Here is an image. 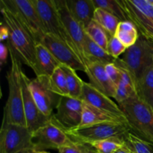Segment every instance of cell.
Here are the masks:
<instances>
[{
	"label": "cell",
	"instance_id": "8d00e7d4",
	"mask_svg": "<svg viewBox=\"0 0 153 153\" xmlns=\"http://www.w3.org/2000/svg\"><path fill=\"white\" fill-rule=\"evenodd\" d=\"M37 152V150H35L34 149H25V150L22 151V152L19 153H36Z\"/></svg>",
	"mask_w": 153,
	"mask_h": 153
},
{
	"label": "cell",
	"instance_id": "4dcf8cb0",
	"mask_svg": "<svg viewBox=\"0 0 153 153\" xmlns=\"http://www.w3.org/2000/svg\"><path fill=\"white\" fill-rule=\"evenodd\" d=\"M59 153H97L91 144L74 141L70 146H63L58 149Z\"/></svg>",
	"mask_w": 153,
	"mask_h": 153
},
{
	"label": "cell",
	"instance_id": "f35d334b",
	"mask_svg": "<svg viewBox=\"0 0 153 153\" xmlns=\"http://www.w3.org/2000/svg\"><path fill=\"white\" fill-rule=\"evenodd\" d=\"M152 58H153V57H152Z\"/></svg>",
	"mask_w": 153,
	"mask_h": 153
},
{
	"label": "cell",
	"instance_id": "6da1fadb",
	"mask_svg": "<svg viewBox=\"0 0 153 153\" xmlns=\"http://www.w3.org/2000/svg\"><path fill=\"white\" fill-rule=\"evenodd\" d=\"M0 5L2 22L9 30L7 46L13 51L21 63L29 67L34 71L37 43L13 12L1 1H0Z\"/></svg>",
	"mask_w": 153,
	"mask_h": 153
},
{
	"label": "cell",
	"instance_id": "7c38bea8",
	"mask_svg": "<svg viewBox=\"0 0 153 153\" xmlns=\"http://www.w3.org/2000/svg\"><path fill=\"white\" fill-rule=\"evenodd\" d=\"M46 34L61 39L68 45L67 34L55 0H32Z\"/></svg>",
	"mask_w": 153,
	"mask_h": 153
},
{
	"label": "cell",
	"instance_id": "5b68a950",
	"mask_svg": "<svg viewBox=\"0 0 153 153\" xmlns=\"http://www.w3.org/2000/svg\"><path fill=\"white\" fill-rule=\"evenodd\" d=\"M131 129L127 123H105L76 127L66 132L73 141L92 144L115 136L123 137Z\"/></svg>",
	"mask_w": 153,
	"mask_h": 153
},
{
	"label": "cell",
	"instance_id": "e0dca14e",
	"mask_svg": "<svg viewBox=\"0 0 153 153\" xmlns=\"http://www.w3.org/2000/svg\"><path fill=\"white\" fill-rule=\"evenodd\" d=\"M85 73L89 79V83L108 97H114L116 85L109 79L105 70V64L93 62L88 64Z\"/></svg>",
	"mask_w": 153,
	"mask_h": 153
},
{
	"label": "cell",
	"instance_id": "d6986e66",
	"mask_svg": "<svg viewBox=\"0 0 153 153\" xmlns=\"http://www.w3.org/2000/svg\"><path fill=\"white\" fill-rule=\"evenodd\" d=\"M61 63L55 58L50 51L42 43H37L35 54L36 76H51L53 72L61 66Z\"/></svg>",
	"mask_w": 153,
	"mask_h": 153
},
{
	"label": "cell",
	"instance_id": "ac0fdd59",
	"mask_svg": "<svg viewBox=\"0 0 153 153\" xmlns=\"http://www.w3.org/2000/svg\"><path fill=\"white\" fill-rule=\"evenodd\" d=\"M105 123H127V120L125 116H119L110 112L102 111L83 102L82 122L78 127Z\"/></svg>",
	"mask_w": 153,
	"mask_h": 153
},
{
	"label": "cell",
	"instance_id": "cb8c5ba5",
	"mask_svg": "<svg viewBox=\"0 0 153 153\" xmlns=\"http://www.w3.org/2000/svg\"><path fill=\"white\" fill-rule=\"evenodd\" d=\"M94 19L105 30L110 37L115 35L118 24L120 22L116 16L102 8H96Z\"/></svg>",
	"mask_w": 153,
	"mask_h": 153
},
{
	"label": "cell",
	"instance_id": "f1b7e54d",
	"mask_svg": "<svg viewBox=\"0 0 153 153\" xmlns=\"http://www.w3.org/2000/svg\"><path fill=\"white\" fill-rule=\"evenodd\" d=\"M50 84L52 91L61 97L70 96L65 73L61 66L51 75Z\"/></svg>",
	"mask_w": 153,
	"mask_h": 153
},
{
	"label": "cell",
	"instance_id": "7402d4cb",
	"mask_svg": "<svg viewBox=\"0 0 153 153\" xmlns=\"http://www.w3.org/2000/svg\"><path fill=\"white\" fill-rule=\"evenodd\" d=\"M136 91L137 97L153 108V64L143 73L137 83Z\"/></svg>",
	"mask_w": 153,
	"mask_h": 153
},
{
	"label": "cell",
	"instance_id": "8992f818",
	"mask_svg": "<svg viewBox=\"0 0 153 153\" xmlns=\"http://www.w3.org/2000/svg\"><path fill=\"white\" fill-rule=\"evenodd\" d=\"M55 3L65 29L68 40V46L76 53L87 70L88 61L85 56L84 49L86 35L85 28L71 14L67 6L66 0H55Z\"/></svg>",
	"mask_w": 153,
	"mask_h": 153
},
{
	"label": "cell",
	"instance_id": "74e56055",
	"mask_svg": "<svg viewBox=\"0 0 153 153\" xmlns=\"http://www.w3.org/2000/svg\"><path fill=\"white\" fill-rule=\"evenodd\" d=\"M36 153H49V152H46V151H44V150H41V151H37V152Z\"/></svg>",
	"mask_w": 153,
	"mask_h": 153
},
{
	"label": "cell",
	"instance_id": "836d02e7",
	"mask_svg": "<svg viewBox=\"0 0 153 153\" xmlns=\"http://www.w3.org/2000/svg\"><path fill=\"white\" fill-rule=\"evenodd\" d=\"M8 55H10L8 46L7 44L1 42L0 43V65L1 67H3L4 64L7 63Z\"/></svg>",
	"mask_w": 153,
	"mask_h": 153
},
{
	"label": "cell",
	"instance_id": "9c48e42d",
	"mask_svg": "<svg viewBox=\"0 0 153 153\" xmlns=\"http://www.w3.org/2000/svg\"><path fill=\"white\" fill-rule=\"evenodd\" d=\"M32 141L37 151L46 149L58 150L60 148L70 146L74 142L54 119L53 115L44 126L32 133Z\"/></svg>",
	"mask_w": 153,
	"mask_h": 153
},
{
	"label": "cell",
	"instance_id": "d6a6232c",
	"mask_svg": "<svg viewBox=\"0 0 153 153\" xmlns=\"http://www.w3.org/2000/svg\"><path fill=\"white\" fill-rule=\"evenodd\" d=\"M105 70L106 73L108 76L109 79L111 80V82L117 86L118 82L120 79V73L114 63H110L106 65H105Z\"/></svg>",
	"mask_w": 153,
	"mask_h": 153
},
{
	"label": "cell",
	"instance_id": "ffe728a7",
	"mask_svg": "<svg viewBox=\"0 0 153 153\" xmlns=\"http://www.w3.org/2000/svg\"><path fill=\"white\" fill-rule=\"evenodd\" d=\"M66 3L73 17L84 28L94 19L96 7L93 0H66Z\"/></svg>",
	"mask_w": 153,
	"mask_h": 153
},
{
	"label": "cell",
	"instance_id": "1f68e13d",
	"mask_svg": "<svg viewBox=\"0 0 153 153\" xmlns=\"http://www.w3.org/2000/svg\"><path fill=\"white\" fill-rule=\"evenodd\" d=\"M126 49L127 48L116 36L111 37L107 47V52L111 56L115 59L119 58L121 55H123Z\"/></svg>",
	"mask_w": 153,
	"mask_h": 153
},
{
	"label": "cell",
	"instance_id": "3957f363",
	"mask_svg": "<svg viewBox=\"0 0 153 153\" xmlns=\"http://www.w3.org/2000/svg\"><path fill=\"white\" fill-rule=\"evenodd\" d=\"M131 132L153 144V108L138 98L120 103Z\"/></svg>",
	"mask_w": 153,
	"mask_h": 153
},
{
	"label": "cell",
	"instance_id": "52a82bcc",
	"mask_svg": "<svg viewBox=\"0 0 153 153\" xmlns=\"http://www.w3.org/2000/svg\"><path fill=\"white\" fill-rule=\"evenodd\" d=\"M128 21L139 34L153 43V5L148 0H120Z\"/></svg>",
	"mask_w": 153,
	"mask_h": 153
},
{
	"label": "cell",
	"instance_id": "44dd1931",
	"mask_svg": "<svg viewBox=\"0 0 153 153\" xmlns=\"http://www.w3.org/2000/svg\"><path fill=\"white\" fill-rule=\"evenodd\" d=\"M84 49L88 64L93 62H99L106 64L110 63H114L115 58L111 56L106 50L99 46L98 44L93 41L88 35H85Z\"/></svg>",
	"mask_w": 153,
	"mask_h": 153
},
{
	"label": "cell",
	"instance_id": "2e32d148",
	"mask_svg": "<svg viewBox=\"0 0 153 153\" xmlns=\"http://www.w3.org/2000/svg\"><path fill=\"white\" fill-rule=\"evenodd\" d=\"M80 99L85 102L102 111L119 116H125L119 105L86 82H84L82 94Z\"/></svg>",
	"mask_w": 153,
	"mask_h": 153
},
{
	"label": "cell",
	"instance_id": "4316f807",
	"mask_svg": "<svg viewBox=\"0 0 153 153\" xmlns=\"http://www.w3.org/2000/svg\"><path fill=\"white\" fill-rule=\"evenodd\" d=\"M125 144L131 153H153V144L140 138L131 131L124 136Z\"/></svg>",
	"mask_w": 153,
	"mask_h": 153
},
{
	"label": "cell",
	"instance_id": "7a4b0ae2",
	"mask_svg": "<svg viewBox=\"0 0 153 153\" xmlns=\"http://www.w3.org/2000/svg\"><path fill=\"white\" fill-rule=\"evenodd\" d=\"M9 52L11 64L6 74L8 85V97L4 108L2 122L26 126L23 109L22 63L11 49H9Z\"/></svg>",
	"mask_w": 153,
	"mask_h": 153
},
{
	"label": "cell",
	"instance_id": "30bf717a",
	"mask_svg": "<svg viewBox=\"0 0 153 153\" xmlns=\"http://www.w3.org/2000/svg\"><path fill=\"white\" fill-rule=\"evenodd\" d=\"M28 149H34L32 133L28 128L2 122L0 131V153H19Z\"/></svg>",
	"mask_w": 153,
	"mask_h": 153
},
{
	"label": "cell",
	"instance_id": "f546056e",
	"mask_svg": "<svg viewBox=\"0 0 153 153\" xmlns=\"http://www.w3.org/2000/svg\"><path fill=\"white\" fill-rule=\"evenodd\" d=\"M124 136H115L92 143L97 153H114L120 147L124 145Z\"/></svg>",
	"mask_w": 153,
	"mask_h": 153
},
{
	"label": "cell",
	"instance_id": "83f0119b",
	"mask_svg": "<svg viewBox=\"0 0 153 153\" xmlns=\"http://www.w3.org/2000/svg\"><path fill=\"white\" fill-rule=\"evenodd\" d=\"M96 8H102L116 16L120 22L128 21L120 0H93Z\"/></svg>",
	"mask_w": 153,
	"mask_h": 153
},
{
	"label": "cell",
	"instance_id": "484cf974",
	"mask_svg": "<svg viewBox=\"0 0 153 153\" xmlns=\"http://www.w3.org/2000/svg\"><path fill=\"white\" fill-rule=\"evenodd\" d=\"M85 33L87 35L95 42L97 44L101 46L102 49L107 51L108 44L109 40H110V36L108 35L105 30L97 23L94 19H93L89 25L85 28Z\"/></svg>",
	"mask_w": 153,
	"mask_h": 153
},
{
	"label": "cell",
	"instance_id": "277c9868",
	"mask_svg": "<svg viewBox=\"0 0 153 153\" xmlns=\"http://www.w3.org/2000/svg\"><path fill=\"white\" fill-rule=\"evenodd\" d=\"M153 43L139 34L137 41L120 58L134 82L135 88L143 73L153 64Z\"/></svg>",
	"mask_w": 153,
	"mask_h": 153
},
{
	"label": "cell",
	"instance_id": "e575fe53",
	"mask_svg": "<svg viewBox=\"0 0 153 153\" xmlns=\"http://www.w3.org/2000/svg\"><path fill=\"white\" fill-rule=\"evenodd\" d=\"M9 39V30L5 24L3 22H1L0 25V40L1 42L4 43L5 40H8Z\"/></svg>",
	"mask_w": 153,
	"mask_h": 153
},
{
	"label": "cell",
	"instance_id": "8fae6325",
	"mask_svg": "<svg viewBox=\"0 0 153 153\" xmlns=\"http://www.w3.org/2000/svg\"><path fill=\"white\" fill-rule=\"evenodd\" d=\"M28 86L40 111L45 116L52 117V111L56 109L61 97L52 91L50 76H39L34 79H28Z\"/></svg>",
	"mask_w": 153,
	"mask_h": 153
},
{
	"label": "cell",
	"instance_id": "d590c367",
	"mask_svg": "<svg viewBox=\"0 0 153 153\" xmlns=\"http://www.w3.org/2000/svg\"><path fill=\"white\" fill-rule=\"evenodd\" d=\"M114 153H131V152L128 149V146L124 143V145H123L121 147H120Z\"/></svg>",
	"mask_w": 153,
	"mask_h": 153
},
{
	"label": "cell",
	"instance_id": "ba28073f",
	"mask_svg": "<svg viewBox=\"0 0 153 153\" xmlns=\"http://www.w3.org/2000/svg\"><path fill=\"white\" fill-rule=\"evenodd\" d=\"M16 16L37 43H41L46 33L32 0H1Z\"/></svg>",
	"mask_w": 153,
	"mask_h": 153
},
{
	"label": "cell",
	"instance_id": "4fadbf2b",
	"mask_svg": "<svg viewBox=\"0 0 153 153\" xmlns=\"http://www.w3.org/2000/svg\"><path fill=\"white\" fill-rule=\"evenodd\" d=\"M83 101L70 96L61 97L54 119L65 131L79 126L82 122Z\"/></svg>",
	"mask_w": 153,
	"mask_h": 153
},
{
	"label": "cell",
	"instance_id": "603a6c76",
	"mask_svg": "<svg viewBox=\"0 0 153 153\" xmlns=\"http://www.w3.org/2000/svg\"><path fill=\"white\" fill-rule=\"evenodd\" d=\"M128 49L136 43L139 37V32L135 25L130 21L120 22L115 35Z\"/></svg>",
	"mask_w": 153,
	"mask_h": 153
},
{
	"label": "cell",
	"instance_id": "5bb4252c",
	"mask_svg": "<svg viewBox=\"0 0 153 153\" xmlns=\"http://www.w3.org/2000/svg\"><path fill=\"white\" fill-rule=\"evenodd\" d=\"M40 43L50 51L61 65L68 66L76 71L86 72V67L81 62L76 53L61 39L52 34H46Z\"/></svg>",
	"mask_w": 153,
	"mask_h": 153
},
{
	"label": "cell",
	"instance_id": "9a60e30c",
	"mask_svg": "<svg viewBox=\"0 0 153 153\" xmlns=\"http://www.w3.org/2000/svg\"><path fill=\"white\" fill-rule=\"evenodd\" d=\"M29 78L22 72V95H23V109L25 114L26 127L33 133L44 126L52 117H46L40 111L37 104L34 102L31 92L28 89V80Z\"/></svg>",
	"mask_w": 153,
	"mask_h": 153
},
{
	"label": "cell",
	"instance_id": "d4e9b609",
	"mask_svg": "<svg viewBox=\"0 0 153 153\" xmlns=\"http://www.w3.org/2000/svg\"><path fill=\"white\" fill-rule=\"evenodd\" d=\"M61 67L65 73L70 97L80 99L82 94L84 81L79 78L76 70L73 68L65 65H61Z\"/></svg>",
	"mask_w": 153,
	"mask_h": 153
}]
</instances>
